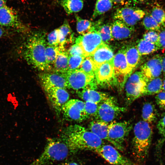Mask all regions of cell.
<instances>
[{"instance_id": "obj_1", "label": "cell", "mask_w": 165, "mask_h": 165, "mask_svg": "<svg viewBox=\"0 0 165 165\" xmlns=\"http://www.w3.org/2000/svg\"><path fill=\"white\" fill-rule=\"evenodd\" d=\"M62 139L72 153L79 150L96 151L105 144L104 141L84 127L75 124L64 131Z\"/></svg>"}, {"instance_id": "obj_2", "label": "cell", "mask_w": 165, "mask_h": 165, "mask_svg": "<svg viewBox=\"0 0 165 165\" xmlns=\"http://www.w3.org/2000/svg\"><path fill=\"white\" fill-rule=\"evenodd\" d=\"M46 45L45 33L38 31L28 38L22 48V55L27 63L42 71H48L51 68L46 58Z\"/></svg>"}, {"instance_id": "obj_3", "label": "cell", "mask_w": 165, "mask_h": 165, "mask_svg": "<svg viewBox=\"0 0 165 165\" xmlns=\"http://www.w3.org/2000/svg\"><path fill=\"white\" fill-rule=\"evenodd\" d=\"M71 153L62 139L49 138L41 154L28 165H49L64 160Z\"/></svg>"}, {"instance_id": "obj_4", "label": "cell", "mask_w": 165, "mask_h": 165, "mask_svg": "<svg viewBox=\"0 0 165 165\" xmlns=\"http://www.w3.org/2000/svg\"><path fill=\"white\" fill-rule=\"evenodd\" d=\"M132 141L133 153L139 160L145 159L148 153L153 134L152 124L143 120L135 124Z\"/></svg>"}, {"instance_id": "obj_5", "label": "cell", "mask_w": 165, "mask_h": 165, "mask_svg": "<svg viewBox=\"0 0 165 165\" xmlns=\"http://www.w3.org/2000/svg\"><path fill=\"white\" fill-rule=\"evenodd\" d=\"M131 121H112L108 125V141L118 150H124V142L132 128Z\"/></svg>"}, {"instance_id": "obj_6", "label": "cell", "mask_w": 165, "mask_h": 165, "mask_svg": "<svg viewBox=\"0 0 165 165\" xmlns=\"http://www.w3.org/2000/svg\"><path fill=\"white\" fill-rule=\"evenodd\" d=\"M147 83L141 71H136L130 75L124 86L127 105H130L136 99L143 96Z\"/></svg>"}, {"instance_id": "obj_7", "label": "cell", "mask_w": 165, "mask_h": 165, "mask_svg": "<svg viewBox=\"0 0 165 165\" xmlns=\"http://www.w3.org/2000/svg\"><path fill=\"white\" fill-rule=\"evenodd\" d=\"M126 111V108L120 106L115 97L109 96L99 104L95 119L108 123L114 121L122 113Z\"/></svg>"}, {"instance_id": "obj_8", "label": "cell", "mask_w": 165, "mask_h": 165, "mask_svg": "<svg viewBox=\"0 0 165 165\" xmlns=\"http://www.w3.org/2000/svg\"><path fill=\"white\" fill-rule=\"evenodd\" d=\"M94 74L97 86L105 89L118 86L115 75L113 59L100 64H95Z\"/></svg>"}, {"instance_id": "obj_9", "label": "cell", "mask_w": 165, "mask_h": 165, "mask_svg": "<svg viewBox=\"0 0 165 165\" xmlns=\"http://www.w3.org/2000/svg\"><path fill=\"white\" fill-rule=\"evenodd\" d=\"M64 74L68 88L76 90L86 88L94 90L97 88L94 75L88 74L80 69L68 71Z\"/></svg>"}, {"instance_id": "obj_10", "label": "cell", "mask_w": 165, "mask_h": 165, "mask_svg": "<svg viewBox=\"0 0 165 165\" xmlns=\"http://www.w3.org/2000/svg\"><path fill=\"white\" fill-rule=\"evenodd\" d=\"M113 64L115 75L118 82V87L122 90L133 72L126 59L125 48L120 50L114 56Z\"/></svg>"}, {"instance_id": "obj_11", "label": "cell", "mask_w": 165, "mask_h": 165, "mask_svg": "<svg viewBox=\"0 0 165 165\" xmlns=\"http://www.w3.org/2000/svg\"><path fill=\"white\" fill-rule=\"evenodd\" d=\"M85 102L78 99L68 101L62 106L61 111L66 119L81 122L88 118L85 109Z\"/></svg>"}, {"instance_id": "obj_12", "label": "cell", "mask_w": 165, "mask_h": 165, "mask_svg": "<svg viewBox=\"0 0 165 165\" xmlns=\"http://www.w3.org/2000/svg\"><path fill=\"white\" fill-rule=\"evenodd\" d=\"M146 14L144 10L139 8L124 7L117 9L114 18L115 20L121 21L128 27H134Z\"/></svg>"}, {"instance_id": "obj_13", "label": "cell", "mask_w": 165, "mask_h": 165, "mask_svg": "<svg viewBox=\"0 0 165 165\" xmlns=\"http://www.w3.org/2000/svg\"><path fill=\"white\" fill-rule=\"evenodd\" d=\"M75 42L81 47L85 57L91 56L104 43L97 30L79 36L76 38Z\"/></svg>"}, {"instance_id": "obj_14", "label": "cell", "mask_w": 165, "mask_h": 165, "mask_svg": "<svg viewBox=\"0 0 165 165\" xmlns=\"http://www.w3.org/2000/svg\"><path fill=\"white\" fill-rule=\"evenodd\" d=\"M95 152L112 164L136 165L130 159L121 155L116 148L109 145L104 144Z\"/></svg>"}, {"instance_id": "obj_15", "label": "cell", "mask_w": 165, "mask_h": 165, "mask_svg": "<svg viewBox=\"0 0 165 165\" xmlns=\"http://www.w3.org/2000/svg\"><path fill=\"white\" fill-rule=\"evenodd\" d=\"M0 26L13 28L20 32L24 31L26 29L16 12L6 5L0 8Z\"/></svg>"}, {"instance_id": "obj_16", "label": "cell", "mask_w": 165, "mask_h": 165, "mask_svg": "<svg viewBox=\"0 0 165 165\" xmlns=\"http://www.w3.org/2000/svg\"><path fill=\"white\" fill-rule=\"evenodd\" d=\"M39 77L43 89L50 87L68 88L64 73L55 72H45L40 74Z\"/></svg>"}, {"instance_id": "obj_17", "label": "cell", "mask_w": 165, "mask_h": 165, "mask_svg": "<svg viewBox=\"0 0 165 165\" xmlns=\"http://www.w3.org/2000/svg\"><path fill=\"white\" fill-rule=\"evenodd\" d=\"M47 99L56 111H61L63 105L68 100L69 95L65 89L58 87L43 89Z\"/></svg>"}, {"instance_id": "obj_18", "label": "cell", "mask_w": 165, "mask_h": 165, "mask_svg": "<svg viewBox=\"0 0 165 165\" xmlns=\"http://www.w3.org/2000/svg\"><path fill=\"white\" fill-rule=\"evenodd\" d=\"M162 56L157 54L144 64L141 72L147 82L159 77L162 73Z\"/></svg>"}, {"instance_id": "obj_19", "label": "cell", "mask_w": 165, "mask_h": 165, "mask_svg": "<svg viewBox=\"0 0 165 165\" xmlns=\"http://www.w3.org/2000/svg\"><path fill=\"white\" fill-rule=\"evenodd\" d=\"M114 56L110 47L107 44L103 43L89 57L95 65H98L113 60Z\"/></svg>"}, {"instance_id": "obj_20", "label": "cell", "mask_w": 165, "mask_h": 165, "mask_svg": "<svg viewBox=\"0 0 165 165\" xmlns=\"http://www.w3.org/2000/svg\"><path fill=\"white\" fill-rule=\"evenodd\" d=\"M77 94L79 97L85 101L91 102L98 104L104 101L109 96L107 93L89 88L79 91Z\"/></svg>"}, {"instance_id": "obj_21", "label": "cell", "mask_w": 165, "mask_h": 165, "mask_svg": "<svg viewBox=\"0 0 165 165\" xmlns=\"http://www.w3.org/2000/svg\"><path fill=\"white\" fill-rule=\"evenodd\" d=\"M134 27H129L122 22L116 20L112 25V35L113 38L121 40L129 38L131 35Z\"/></svg>"}, {"instance_id": "obj_22", "label": "cell", "mask_w": 165, "mask_h": 165, "mask_svg": "<svg viewBox=\"0 0 165 165\" xmlns=\"http://www.w3.org/2000/svg\"><path fill=\"white\" fill-rule=\"evenodd\" d=\"M59 46L64 48L66 44L72 42L75 40L74 34L67 19L59 28Z\"/></svg>"}, {"instance_id": "obj_23", "label": "cell", "mask_w": 165, "mask_h": 165, "mask_svg": "<svg viewBox=\"0 0 165 165\" xmlns=\"http://www.w3.org/2000/svg\"><path fill=\"white\" fill-rule=\"evenodd\" d=\"M108 123L94 119L89 125V129L103 140L108 141Z\"/></svg>"}, {"instance_id": "obj_24", "label": "cell", "mask_w": 165, "mask_h": 165, "mask_svg": "<svg viewBox=\"0 0 165 165\" xmlns=\"http://www.w3.org/2000/svg\"><path fill=\"white\" fill-rule=\"evenodd\" d=\"M69 55L64 48H61L54 65L53 72L65 73L68 71Z\"/></svg>"}, {"instance_id": "obj_25", "label": "cell", "mask_w": 165, "mask_h": 165, "mask_svg": "<svg viewBox=\"0 0 165 165\" xmlns=\"http://www.w3.org/2000/svg\"><path fill=\"white\" fill-rule=\"evenodd\" d=\"M77 32L81 35H84L96 30L97 22L83 19L78 15L75 14Z\"/></svg>"}, {"instance_id": "obj_26", "label": "cell", "mask_w": 165, "mask_h": 165, "mask_svg": "<svg viewBox=\"0 0 165 165\" xmlns=\"http://www.w3.org/2000/svg\"><path fill=\"white\" fill-rule=\"evenodd\" d=\"M157 112L154 104L151 102H146L143 105L142 110L143 120L152 123L157 118Z\"/></svg>"}, {"instance_id": "obj_27", "label": "cell", "mask_w": 165, "mask_h": 165, "mask_svg": "<svg viewBox=\"0 0 165 165\" xmlns=\"http://www.w3.org/2000/svg\"><path fill=\"white\" fill-rule=\"evenodd\" d=\"M59 3L68 15L80 11L84 5L83 0H60Z\"/></svg>"}, {"instance_id": "obj_28", "label": "cell", "mask_w": 165, "mask_h": 165, "mask_svg": "<svg viewBox=\"0 0 165 165\" xmlns=\"http://www.w3.org/2000/svg\"><path fill=\"white\" fill-rule=\"evenodd\" d=\"M125 56L128 64L133 71L138 64L141 56L136 46H130L125 48Z\"/></svg>"}, {"instance_id": "obj_29", "label": "cell", "mask_w": 165, "mask_h": 165, "mask_svg": "<svg viewBox=\"0 0 165 165\" xmlns=\"http://www.w3.org/2000/svg\"><path fill=\"white\" fill-rule=\"evenodd\" d=\"M113 4L112 0H96L92 19H94L109 10Z\"/></svg>"}, {"instance_id": "obj_30", "label": "cell", "mask_w": 165, "mask_h": 165, "mask_svg": "<svg viewBox=\"0 0 165 165\" xmlns=\"http://www.w3.org/2000/svg\"><path fill=\"white\" fill-rule=\"evenodd\" d=\"M163 80L159 77L152 79L147 83L143 96L157 94L162 90Z\"/></svg>"}, {"instance_id": "obj_31", "label": "cell", "mask_w": 165, "mask_h": 165, "mask_svg": "<svg viewBox=\"0 0 165 165\" xmlns=\"http://www.w3.org/2000/svg\"><path fill=\"white\" fill-rule=\"evenodd\" d=\"M136 46L141 56L148 55L159 50L155 45L143 38L138 41Z\"/></svg>"}, {"instance_id": "obj_32", "label": "cell", "mask_w": 165, "mask_h": 165, "mask_svg": "<svg viewBox=\"0 0 165 165\" xmlns=\"http://www.w3.org/2000/svg\"><path fill=\"white\" fill-rule=\"evenodd\" d=\"M101 21L97 25L96 30L99 34L102 41L106 44L113 40L112 32V25L108 24L101 25Z\"/></svg>"}, {"instance_id": "obj_33", "label": "cell", "mask_w": 165, "mask_h": 165, "mask_svg": "<svg viewBox=\"0 0 165 165\" xmlns=\"http://www.w3.org/2000/svg\"><path fill=\"white\" fill-rule=\"evenodd\" d=\"M150 14L161 27L165 28V10L161 6L159 5L154 6Z\"/></svg>"}, {"instance_id": "obj_34", "label": "cell", "mask_w": 165, "mask_h": 165, "mask_svg": "<svg viewBox=\"0 0 165 165\" xmlns=\"http://www.w3.org/2000/svg\"><path fill=\"white\" fill-rule=\"evenodd\" d=\"M142 21L145 28L148 31L158 32L162 27L157 23L150 14H146Z\"/></svg>"}, {"instance_id": "obj_35", "label": "cell", "mask_w": 165, "mask_h": 165, "mask_svg": "<svg viewBox=\"0 0 165 165\" xmlns=\"http://www.w3.org/2000/svg\"><path fill=\"white\" fill-rule=\"evenodd\" d=\"M61 47L57 46H47L46 49V57L48 64L51 67V65H53L57 55Z\"/></svg>"}, {"instance_id": "obj_36", "label": "cell", "mask_w": 165, "mask_h": 165, "mask_svg": "<svg viewBox=\"0 0 165 165\" xmlns=\"http://www.w3.org/2000/svg\"><path fill=\"white\" fill-rule=\"evenodd\" d=\"M95 67V64L92 59L87 57L85 58L79 69L88 74L94 75Z\"/></svg>"}, {"instance_id": "obj_37", "label": "cell", "mask_w": 165, "mask_h": 165, "mask_svg": "<svg viewBox=\"0 0 165 165\" xmlns=\"http://www.w3.org/2000/svg\"><path fill=\"white\" fill-rule=\"evenodd\" d=\"M85 57L80 56H69L68 71H72L79 68Z\"/></svg>"}, {"instance_id": "obj_38", "label": "cell", "mask_w": 165, "mask_h": 165, "mask_svg": "<svg viewBox=\"0 0 165 165\" xmlns=\"http://www.w3.org/2000/svg\"><path fill=\"white\" fill-rule=\"evenodd\" d=\"M143 39L149 42L161 49L159 42V34L158 32L153 31H148L143 35Z\"/></svg>"}, {"instance_id": "obj_39", "label": "cell", "mask_w": 165, "mask_h": 165, "mask_svg": "<svg viewBox=\"0 0 165 165\" xmlns=\"http://www.w3.org/2000/svg\"><path fill=\"white\" fill-rule=\"evenodd\" d=\"M47 46H59V29H56L49 33L47 38Z\"/></svg>"}, {"instance_id": "obj_40", "label": "cell", "mask_w": 165, "mask_h": 165, "mask_svg": "<svg viewBox=\"0 0 165 165\" xmlns=\"http://www.w3.org/2000/svg\"><path fill=\"white\" fill-rule=\"evenodd\" d=\"M85 103V111L88 118L91 116L95 117L97 112L99 104L89 101H86Z\"/></svg>"}, {"instance_id": "obj_41", "label": "cell", "mask_w": 165, "mask_h": 165, "mask_svg": "<svg viewBox=\"0 0 165 165\" xmlns=\"http://www.w3.org/2000/svg\"><path fill=\"white\" fill-rule=\"evenodd\" d=\"M68 52L69 56H80L85 57L81 47L76 43L71 46Z\"/></svg>"}, {"instance_id": "obj_42", "label": "cell", "mask_w": 165, "mask_h": 165, "mask_svg": "<svg viewBox=\"0 0 165 165\" xmlns=\"http://www.w3.org/2000/svg\"><path fill=\"white\" fill-rule=\"evenodd\" d=\"M155 98L156 103L160 108L165 110V92H160L156 94Z\"/></svg>"}, {"instance_id": "obj_43", "label": "cell", "mask_w": 165, "mask_h": 165, "mask_svg": "<svg viewBox=\"0 0 165 165\" xmlns=\"http://www.w3.org/2000/svg\"><path fill=\"white\" fill-rule=\"evenodd\" d=\"M157 127L160 134L165 137V112L161 115L157 123Z\"/></svg>"}, {"instance_id": "obj_44", "label": "cell", "mask_w": 165, "mask_h": 165, "mask_svg": "<svg viewBox=\"0 0 165 165\" xmlns=\"http://www.w3.org/2000/svg\"><path fill=\"white\" fill-rule=\"evenodd\" d=\"M158 32L159 38V42L161 49H165V28H163Z\"/></svg>"}, {"instance_id": "obj_45", "label": "cell", "mask_w": 165, "mask_h": 165, "mask_svg": "<svg viewBox=\"0 0 165 165\" xmlns=\"http://www.w3.org/2000/svg\"><path fill=\"white\" fill-rule=\"evenodd\" d=\"M59 165H82V164L80 163L77 161L72 160L64 162Z\"/></svg>"}, {"instance_id": "obj_46", "label": "cell", "mask_w": 165, "mask_h": 165, "mask_svg": "<svg viewBox=\"0 0 165 165\" xmlns=\"http://www.w3.org/2000/svg\"><path fill=\"white\" fill-rule=\"evenodd\" d=\"M161 67L162 72L165 76V54L162 56Z\"/></svg>"}, {"instance_id": "obj_47", "label": "cell", "mask_w": 165, "mask_h": 165, "mask_svg": "<svg viewBox=\"0 0 165 165\" xmlns=\"http://www.w3.org/2000/svg\"><path fill=\"white\" fill-rule=\"evenodd\" d=\"M114 2L118 5H123L128 2L132 1L133 0H113Z\"/></svg>"}, {"instance_id": "obj_48", "label": "cell", "mask_w": 165, "mask_h": 165, "mask_svg": "<svg viewBox=\"0 0 165 165\" xmlns=\"http://www.w3.org/2000/svg\"><path fill=\"white\" fill-rule=\"evenodd\" d=\"M5 31L2 27L0 26V38L4 35Z\"/></svg>"}, {"instance_id": "obj_49", "label": "cell", "mask_w": 165, "mask_h": 165, "mask_svg": "<svg viewBox=\"0 0 165 165\" xmlns=\"http://www.w3.org/2000/svg\"><path fill=\"white\" fill-rule=\"evenodd\" d=\"M7 0H0V8L6 5Z\"/></svg>"}, {"instance_id": "obj_50", "label": "cell", "mask_w": 165, "mask_h": 165, "mask_svg": "<svg viewBox=\"0 0 165 165\" xmlns=\"http://www.w3.org/2000/svg\"><path fill=\"white\" fill-rule=\"evenodd\" d=\"M162 91L165 92V79L163 81V86Z\"/></svg>"}]
</instances>
